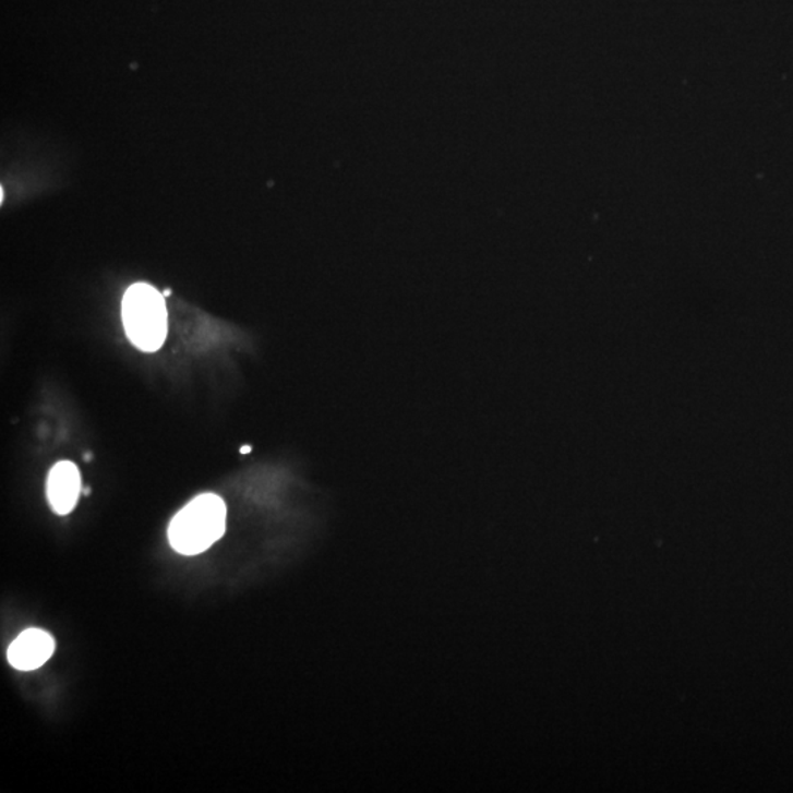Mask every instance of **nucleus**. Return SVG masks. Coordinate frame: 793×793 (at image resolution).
<instances>
[{
	"label": "nucleus",
	"instance_id": "1",
	"mask_svg": "<svg viewBox=\"0 0 793 793\" xmlns=\"http://www.w3.org/2000/svg\"><path fill=\"white\" fill-rule=\"evenodd\" d=\"M227 506L216 494H201L173 516L168 540L178 554L197 555L224 537Z\"/></svg>",
	"mask_w": 793,
	"mask_h": 793
},
{
	"label": "nucleus",
	"instance_id": "2",
	"mask_svg": "<svg viewBox=\"0 0 793 793\" xmlns=\"http://www.w3.org/2000/svg\"><path fill=\"white\" fill-rule=\"evenodd\" d=\"M122 322L127 337L139 350H159L168 334V312L164 296L147 284H135L122 299Z\"/></svg>",
	"mask_w": 793,
	"mask_h": 793
},
{
	"label": "nucleus",
	"instance_id": "3",
	"mask_svg": "<svg viewBox=\"0 0 793 793\" xmlns=\"http://www.w3.org/2000/svg\"><path fill=\"white\" fill-rule=\"evenodd\" d=\"M55 639L48 632L27 629L16 636L8 648L7 659L12 668L21 672L40 669L55 652Z\"/></svg>",
	"mask_w": 793,
	"mask_h": 793
},
{
	"label": "nucleus",
	"instance_id": "4",
	"mask_svg": "<svg viewBox=\"0 0 793 793\" xmlns=\"http://www.w3.org/2000/svg\"><path fill=\"white\" fill-rule=\"evenodd\" d=\"M82 494V477L72 461H59L50 469L48 478V500L52 510L59 516L70 515L77 506Z\"/></svg>",
	"mask_w": 793,
	"mask_h": 793
},
{
	"label": "nucleus",
	"instance_id": "5",
	"mask_svg": "<svg viewBox=\"0 0 793 793\" xmlns=\"http://www.w3.org/2000/svg\"><path fill=\"white\" fill-rule=\"evenodd\" d=\"M250 449H252V448H250V447H243V448L240 449V452L243 453V455H245V453H249Z\"/></svg>",
	"mask_w": 793,
	"mask_h": 793
}]
</instances>
